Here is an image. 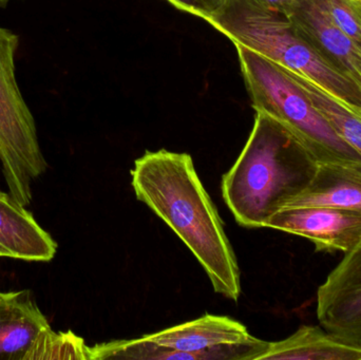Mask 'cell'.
Instances as JSON below:
<instances>
[{
	"label": "cell",
	"instance_id": "e0dca14e",
	"mask_svg": "<svg viewBox=\"0 0 361 360\" xmlns=\"http://www.w3.org/2000/svg\"><path fill=\"white\" fill-rule=\"evenodd\" d=\"M252 1L256 2L259 6L280 13L284 16H288L303 0H252Z\"/></svg>",
	"mask_w": 361,
	"mask_h": 360
},
{
	"label": "cell",
	"instance_id": "2e32d148",
	"mask_svg": "<svg viewBox=\"0 0 361 360\" xmlns=\"http://www.w3.org/2000/svg\"><path fill=\"white\" fill-rule=\"evenodd\" d=\"M182 12L195 15L209 21L221 12L231 0H166Z\"/></svg>",
	"mask_w": 361,
	"mask_h": 360
},
{
	"label": "cell",
	"instance_id": "4fadbf2b",
	"mask_svg": "<svg viewBox=\"0 0 361 360\" xmlns=\"http://www.w3.org/2000/svg\"><path fill=\"white\" fill-rule=\"evenodd\" d=\"M329 124L361 156V120L305 76L286 69Z\"/></svg>",
	"mask_w": 361,
	"mask_h": 360
},
{
	"label": "cell",
	"instance_id": "3957f363",
	"mask_svg": "<svg viewBox=\"0 0 361 360\" xmlns=\"http://www.w3.org/2000/svg\"><path fill=\"white\" fill-rule=\"evenodd\" d=\"M207 23L233 44L309 78L361 120V93L356 85L303 37L288 17L252 0H231Z\"/></svg>",
	"mask_w": 361,
	"mask_h": 360
},
{
	"label": "cell",
	"instance_id": "7a4b0ae2",
	"mask_svg": "<svg viewBox=\"0 0 361 360\" xmlns=\"http://www.w3.org/2000/svg\"><path fill=\"white\" fill-rule=\"evenodd\" d=\"M318 162L307 148L275 118L256 111L250 137L222 178V194L238 224L267 228L288 201L307 188Z\"/></svg>",
	"mask_w": 361,
	"mask_h": 360
},
{
	"label": "cell",
	"instance_id": "5bb4252c",
	"mask_svg": "<svg viewBox=\"0 0 361 360\" xmlns=\"http://www.w3.org/2000/svg\"><path fill=\"white\" fill-rule=\"evenodd\" d=\"M48 359L89 360V347L71 331L56 333L50 328L40 336L25 359Z\"/></svg>",
	"mask_w": 361,
	"mask_h": 360
},
{
	"label": "cell",
	"instance_id": "8fae6325",
	"mask_svg": "<svg viewBox=\"0 0 361 360\" xmlns=\"http://www.w3.org/2000/svg\"><path fill=\"white\" fill-rule=\"evenodd\" d=\"M328 206L361 213L360 163H318L309 185L284 207Z\"/></svg>",
	"mask_w": 361,
	"mask_h": 360
},
{
	"label": "cell",
	"instance_id": "ba28073f",
	"mask_svg": "<svg viewBox=\"0 0 361 360\" xmlns=\"http://www.w3.org/2000/svg\"><path fill=\"white\" fill-rule=\"evenodd\" d=\"M286 17L361 93V46L332 23L319 1L303 0Z\"/></svg>",
	"mask_w": 361,
	"mask_h": 360
},
{
	"label": "cell",
	"instance_id": "7c38bea8",
	"mask_svg": "<svg viewBox=\"0 0 361 360\" xmlns=\"http://www.w3.org/2000/svg\"><path fill=\"white\" fill-rule=\"evenodd\" d=\"M361 360V347L341 342L318 325H302L290 337L269 342L259 360Z\"/></svg>",
	"mask_w": 361,
	"mask_h": 360
},
{
	"label": "cell",
	"instance_id": "9a60e30c",
	"mask_svg": "<svg viewBox=\"0 0 361 360\" xmlns=\"http://www.w3.org/2000/svg\"><path fill=\"white\" fill-rule=\"evenodd\" d=\"M332 23L361 46L360 0H318Z\"/></svg>",
	"mask_w": 361,
	"mask_h": 360
},
{
	"label": "cell",
	"instance_id": "d6986e66",
	"mask_svg": "<svg viewBox=\"0 0 361 360\" xmlns=\"http://www.w3.org/2000/svg\"><path fill=\"white\" fill-rule=\"evenodd\" d=\"M360 1H361V0H360Z\"/></svg>",
	"mask_w": 361,
	"mask_h": 360
},
{
	"label": "cell",
	"instance_id": "5b68a950",
	"mask_svg": "<svg viewBox=\"0 0 361 360\" xmlns=\"http://www.w3.org/2000/svg\"><path fill=\"white\" fill-rule=\"evenodd\" d=\"M19 36L0 27V162L8 194L27 207L32 183L46 173L48 163L38 141L35 120L15 74Z\"/></svg>",
	"mask_w": 361,
	"mask_h": 360
},
{
	"label": "cell",
	"instance_id": "8992f818",
	"mask_svg": "<svg viewBox=\"0 0 361 360\" xmlns=\"http://www.w3.org/2000/svg\"><path fill=\"white\" fill-rule=\"evenodd\" d=\"M316 313L329 333L361 347V241L318 287Z\"/></svg>",
	"mask_w": 361,
	"mask_h": 360
},
{
	"label": "cell",
	"instance_id": "52a82bcc",
	"mask_svg": "<svg viewBox=\"0 0 361 360\" xmlns=\"http://www.w3.org/2000/svg\"><path fill=\"white\" fill-rule=\"evenodd\" d=\"M267 228L305 237L316 251L347 254L361 241V213L328 206L284 207Z\"/></svg>",
	"mask_w": 361,
	"mask_h": 360
},
{
	"label": "cell",
	"instance_id": "ac0fdd59",
	"mask_svg": "<svg viewBox=\"0 0 361 360\" xmlns=\"http://www.w3.org/2000/svg\"><path fill=\"white\" fill-rule=\"evenodd\" d=\"M10 0H0V8H6Z\"/></svg>",
	"mask_w": 361,
	"mask_h": 360
},
{
	"label": "cell",
	"instance_id": "9c48e42d",
	"mask_svg": "<svg viewBox=\"0 0 361 360\" xmlns=\"http://www.w3.org/2000/svg\"><path fill=\"white\" fill-rule=\"evenodd\" d=\"M57 243L25 206L0 190V257L50 262Z\"/></svg>",
	"mask_w": 361,
	"mask_h": 360
},
{
	"label": "cell",
	"instance_id": "30bf717a",
	"mask_svg": "<svg viewBox=\"0 0 361 360\" xmlns=\"http://www.w3.org/2000/svg\"><path fill=\"white\" fill-rule=\"evenodd\" d=\"M50 328L29 290L0 292V360H25Z\"/></svg>",
	"mask_w": 361,
	"mask_h": 360
},
{
	"label": "cell",
	"instance_id": "6da1fadb",
	"mask_svg": "<svg viewBox=\"0 0 361 360\" xmlns=\"http://www.w3.org/2000/svg\"><path fill=\"white\" fill-rule=\"evenodd\" d=\"M137 200L162 219L195 255L214 292L237 302L240 268L209 194L188 154L147 151L131 170Z\"/></svg>",
	"mask_w": 361,
	"mask_h": 360
},
{
	"label": "cell",
	"instance_id": "277c9868",
	"mask_svg": "<svg viewBox=\"0 0 361 360\" xmlns=\"http://www.w3.org/2000/svg\"><path fill=\"white\" fill-rule=\"evenodd\" d=\"M242 75L256 111L288 128L318 163H360L361 156L319 113L288 70L235 44Z\"/></svg>",
	"mask_w": 361,
	"mask_h": 360
}]
</instances>
